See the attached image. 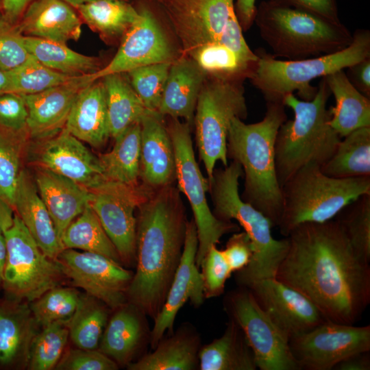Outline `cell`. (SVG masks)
Instances as JSON below:
<instances>
[{"instance_id": "6da1fadb", "label": "cell", "mask_w": 370, "mask_h": 370, "mask_svg": "<svg viewBox=\"0 0 370 370\" xmlns=\"http://www.w3.org/2000/svg\"><path fill=\"white\" fill-rule=\"evenodd\" d=\"M286 237L275 278L307 297L328 321L354 324L370 303V265L338 221L304 223Z\"/></svg>"}, {"instance_id": "7a4b0ae2", "label": "cell", "mask_w": 370, "mask_h": 370, "mask_svg": "<svg viewBox=\"0 0 370 370\" xmlns=\"http://www.w3.org/2000/svg\"><path fill=\"white\" fill-rule=\"evenodd\" d=\"M169 190L149 197L136 219V272L127 301L154 319L160 313L182 254L186 223Z\"/></svg>"}, {"instance_id": "3957f363", "label": "cell", "mask_w": 370, "mask_h": 370, "mask_svg": "<svg viewBox=\"0 0 370 370\" xmlns=\"http://www.w3.org/2000/svg\"><path fill=\"white\" fill-rule=\"evenodd\" d=\"M263 119L245 123L239 118L231 122L227 140V158L238 162L245 177L242 199L260 211L278 227L283 208L282 187L275 160V141L287 115L282 102H266Z\"/></svg>"}, {"instance_id": "277c9868", "label": "cell", "mask_w": 370, "mask_h": 370, "mask_svg": "<svg viewBox=\"0 0 370 370\" xmlns=\"http://www.w3.org/2000/svg\"><path fill=\"white\" fill-rule=\"evenodd\" d=\"M317 87L310 101L299 99L293 93L282 100L293 110L294 117L282 124L275 141L276 173L281 187L303 166L326 162L341 140L330 123L327 103L332 95L324 77Z\"/></svg>"}, {"instance_id": "5b68a950", "label": "cell", "mask_w": 370, "mask_h": 370, "mask_svg": "<svg viewBox=\"0 0 370 370\" xmlns=\"http://www.w3.org/2000/svg\"><path fill=\"white\" fill-rule=\"evenodd\" d=\"M243 176L241 165L236 161L214 169L208 180L214 205V214L219 219L236 220L249 237L253 256L249 264L236 272L239 286L247 287L254 281L275 278L278 269L288 248L287 237L275 239L269 220L239 194V179Z\"/></svg>"}, {"instance_id": "8992f818", "label": "cell", "mask_w": 370, "mask_h": 370, "mask_svg": "<svg viewBox=\"0 0 370 370\" xmlns=\"http://www.w3.org/2000/svg\"><path fill=\"white\" fill-rule=\"evenodd\" d=\"M254 22L273 57L301 60L340 51L353 35L341 23L296 8L263 1Z\"/></svg>"}, {"instance_id": "52a82bcc", "label": "cell", "mask_w": 370, "mask_h": 370, "mask_svg": "<svg viewBox=\"0 0 370 370\" xmlns=\"http://www.w3.org/2000/svg\"><path fill=\"white\" fill-rule=\"evenodd\" d=\"M352 35V42L340 51L301 60H280L262 49L258 50V61L248 78L266 102H282L286 95L295 91L301 99L310 101L318 90L310 84L312 80L370 56V31L357 29Z\"/></svg>"}, {"instance_id": "ba28073f", "label": "cell", "mask_w": 370, "mask_h": 370, "mask_svg": "<svg viewBox=\"0 0 370 370\" xmlns=\"http://www.w3.org/2000/svg\"><path fill=\"white\" fill-rule=\"evenodd\" d=\"M283 208L278 225L286 237L304 223H323L334 218L346 206L370 194V177L336 178L321 165L310 162L300 168L282 186Z\"/></svg>"}, {"instance_id": "9c48e42d", "label": "cell", "mask_w": 370, "mask_h": 370, "mask_svg": "<svg viewBox=\"0 0 370 370\" xmlns=\"http://www.w3.org/2000/svg\"><path fill=\"white\" fill-rule=\"evenodd\" d=\"M242 79L208 77L199 95L194 115L199 155L208 179L217 162L228 164L227 140L231 122L247 116Z\"/></svg>"}, {"instance_id": "30bf717a", "label": "cell", "mask_w": 370, "mask_h": 370, "mask_svg": "<svg viewBox=\"0 0 370 370\" xmlns=\"http://www.w3.org/2000/svg\"><path fill=\"white\" fill-rule=\"evenodd\" d=\"M190 127L186 122L171 119L167 130L173 147L178 187L186 196L194 215L198 236L196 264L199 269L210 248L217 245L223 235L239 228L232 221L218 219L209 207L206 198L208 180L196 162Z\"/></svg>"}, {"instance_id": "8fae6325", "label": "cell", "mask_w": 370, "mask_h": 370, "mask_svg": "<svg viewBox=\"0 0 370 370\" xmlns=\"http://www.w3.org/2000/svg\"><path fill=\"white\" fill-rule=\"evenodd\" d=\"M3 235L6 259L2 289L6 297L30 303L59 286L64 277L59 264L41 251L17 214Z\"/></svg>"}, {"instance_id": "7c38bea8", "label": "cell", "mask_w": 370, "mask_h": 370, "mask_svg": "<svg viewBox=\"0 0 370 370\" xmlns=\"http://www.w3.org/2000/svg\"><path fill=\"white\" fill-rule=\"evenodd\" d=\"M230 318L241 328L260 370H301L293 356L288 337L257 302L252 293L241 286L225 297Z\"/></svg>"}, {"instance_id": "4fadbf2b", "label": "cell", "mask_w": 370, "mask_h": 370, "mask_svg": "<svg viewBox=\"0 0 370 370\" xmlns=\"http://www.w3.org/2000/svg\"><path fill=\"white\" fill-rule=\"evenodd\" d=\"M300 369L331 370L346 358L370 351V325L327 321L288 341Z\"/></svg>"}, {"instance_id": "5bb4252c", "label": "cell", "mask_w": 370, "mask_h": 370, "mask_svg": "<svg viewBox=\"0 0 370 370\" xmlns=\"http://www.w3.org/2000/svg\"><path fill=\"white\" fill-rule=\"evenodd\" d=\"M90 191L89 204L96 213L122 263H136V218L134 211L149 197L138 185L106 180Z\"/></svg>"}, {"instance_id": "9a60e30c", "label": "cell", "mask_w": 370, "mask_h": 370, "mask_svg": "<svg viewBox=\"0 0 370 370\" xmlns=\"http://www.w3.org/2000/svg\"><path fill=\"white\" fill-rule=\"evenodd\" d=\"M64 277L86 294L115 310L127 302L134 273L103 255L64 249L55 260Z\"/></svg>"}, {"instance_id": "2e32d148", "label": "cell", "mask_w": 370, "mask_h": 370, "mask_svg": "<svg viewBox=\"0 0 370 370\" xmlns=\"http://www.w3.org/2000/svg\"><path fill=\"white\" fill-rule=\"evenodd\" d=\"M164 12L178 38L182 54L218 41L235 12L234 0H154Z\"/></svg>"}, {"instance_id": "e0dca14e", "label": "cell", "mask_w": 370, "mask_h": 370, "mask_svg": "<svg viewBox=\"0 0 370 370\" xmlns=\"http://www.w3.org/2000/svg\"><path fill=\"white\" fill-rule=\"evenodd\" d=\"M120 42L119 49L101 69L92 74L94 80L149 64L171 62L176 58L173 49L153 13L146 8Z\"/></svg>"}, {"instance_id": "ac0fdd59", "label": "cell", "mask_w": 370, "mask_h": 370, "mask_svg": "<svg viewBox=\"0 0 370 370\" xmlns=\"http://www.w3.org/2000/svg\"><path fill=\"white\" fill-rule=\"evenodd\" d=\"M246 288L288 340L328 321L307 297L275 278L254 281Z\"/></svg>"}, {"instance_id": "d6986e66", "label": "cell", "mask_w": 370, "mask_h": 370, "mask_svg": "<svg viewBox=\"0 0 370 370\" xmlns=\"http://www.w3.org/2000/svg\"><path fill=\"white\" fill-rule=\"evenodd\" d=\"M198 247L197 227L193 219L186 221L184 243L180 264L169 287L164 304L153 319L150 345L154 349L165 333L173 332V325L179 310L190 301L199 307L205 295L201 273L196 264Z\"/></svg>"}, {"instance_id": "ffe728a7", "label": "cell", "mask_w": 370, "mask_h": 370, "mask_svg": "<svg viewBox=\"0 0 370 370\" xmlns=\"http://www.w3.org/2000/svg\"><path fill=\"white\" fill-rule=\"evenodd\" d=\"M94 81L92 74L79 76L38 93L22 95L28 111V135L47 140L58 134L64 127L79 92Z\"/></svg>"}, {"instance_id": "44dd1931", "label": "cell", "mask_w": 370, "mask_h": 370, "mask_svg": "<svg viewBox=\"0 0 370 370\" xmlns=\"http://www.w3.org/2000/svg\"><path fill=\"white\" fill-rule=\"evenodd\" d=\"M45 141L39 153L40 166L88 190L107 180L99 158L64 128Z\"/></svg>"}, {"instance_id": "7402d4cb", "label": "cell", "mask_w": 370, "mask_h": 370, "mask_svg": "<svg viewBox=\"0 0 370 370\" xmlns=\"http://www.w3.org/2000/svg\"><path fill=\"white\" fill-rule=\"evenodd\" d=\"M39 328L29 302L6 297L0 299L1 367H27L32 343Z\"/></svg>"}, {"instance_id": "603a6c76", "label": "cell", "mask_w": 370, "mask_h": 370, "mask_svg": "<svg viewBox=\"0 0 370 370\" xmlns=\"http://www.w3.org/2000/svg\"><path fill=\"white\" fill-rule=\"evenodd\" d=\"M140 125V176L147 185L163 188L175 174L173 147L163 116L158 112L149 111Z\"/></svg>"}, {"instance_id": "cb8c5ba5", "label": "cell", "mask_w": 370, "mask_h": 370, "mask_svg": "<svg viewBox=\"0 0 370 370\" xmlns=\"http://www.w3.org/2000/svg\"><path fill=\"white\" fill-rule=\"evenodd\" d=\"M82 24L75 8L64 0H35L17 25L25 36L66 44L80 38Z\"/></svg>"}, {"instance_id": "d4e9b609", "label": "cell", "mask_w": 370, "mask_h": 370, "mask_svg": "<svg viewBox=\"0 0 370 370\" xmlns=\"http://www.w3.org/2000/svg\"><path fill=\"white\" fill-rule=\"evenodd\" d=\"M103 332L99 350L118 365L132 362L134 356L150 342L147 315L135 305L127 302L115 309Z\"/></svg>"}, {"instance_id": "484cf974", "label": "cell", "mask_w": 370, "mask_h": 370, "mask_svg": "<svg viewBox=\"0 0 370 370\" xmlns=\"http://www.w3.org/2000/svg\"><path fill=\"white\" fill-rule=\"evenodd\" d=\"M34 181L61 241L67 227L88 204L90 191L41 166L36 169Z\"/></svg>"}, {"instance_id": "4316f807", "label": "cell", "mask_w": 370, "mask_h": 370, "mask_svg": "<svg viewBox=\"0 0 370 370\" xmlns=\"http://www.w3.org/2000/svg\"><path fill=\"white\" fill-rule=\"evenodd\" d=\"M208 75L189 56L182 55L171 64L158 112L193 123L197 99Z\"/></svg>"}, {"instance_id": "83f0119b", "label": "cell", "mask_w": 370, "mask_h": 370, "mask_svg": "<svg viewBox=\"0 0 370 370\" xmlns=\"http://www.w3.org/2000/svg\"><path fill=\"white\" fill-rule=\"evenodd\" d=\"M14 208L41 251L56 260L63 250L61 241L35 181L25 170L19 175Z\"/></svg>"}, {"instance_id": "f1b7e54d", "label": "cell", "mask_w": 370, "mask_h": 370, "mask_svg": "<svg viewBox=\"0 0 370 370\" xmlns=\"http://www.w3.org/2000/svg\"><path fill=\"white\" fill-rule=\"evenodd\" d=\"M64 128L93 147H101L106 143L110 135L101 79L94 81L79 92Z\"/></svg>"}, {"instance_id": "f546056e", "label": "cell", "mask_w": 370, "mask_h": 370, "mask_svg": "<svg viewBox=\"0 0 370 370\" xmlns=\"http://www.w3.org/2000/svg\"><path fill=\"white\" fill-rule=\"evenodd\" d=\"M200 338L196 330L184 325L162 338L153 352L129 364V370H194L199 368Z\"/></svg>"}, {"instance_id": "4dcf8cb0", "label": "cell", "mask_w": 370, "mask_h": 370, "mask_svg": "<svg viewBox=\"0 0 370 370\" xmlns=\"http://www.w3.org/2000/svg\"><path fill=\"white\" fill-rule=\"evenodd\" d=\"M324 79L335 99V106L330 108V123L341 138L357 129L370 127V98L350 83L345 71H336Z\"/></svg>"}, {"instance_id": "1f68e13d", "label": "cell", "mask_w": 370, "mask_h": 370, "mask_svg": "<svg viewBox=\"0 0 370 370\" xmlns=\"http://www.w3.org/2000/svg\"><path fill=\"white\" fill-rule=\"evenodd\" d=\"M201 370H256L254 352L239 325L231 318L223 334L199 351Z\"/></svg>"}, {"instance_id": "d6a6232c", "label": "cell", "mask_w": 370, "mask_h": 370, "mask_svg": "<svg viewBox=\"0 0 370 370\" xmlns=\"http://www.w3.org/2000/svg\"><path fill=\"white\" fill-rule=\"evenodd\" d=\"M83 23L106 43L121 40L138 18V10L124 0H95L74 7Z\"/></svg>"}, {"instance_id": "836d02e7", "label": "cell", "mask_w": 370, "mask_h": 370, "mask_svg": "<svg viewBox=\"0 0 370 370\" xmlns=\"http://www.w3.org/2000/svg\"><path fill=\"white\" fill-rule=\"evenodd\" d=\"M106 91L110 135L114 139L140 123L149 110L132 88L126 73L101 78Z\"/></svg>"}, {"instance_id": "e575fe53", "label": "cell", "mask_w": 370, "mask_h": 370, "mask_svg": "<svg viewBox=\"0 0 370 370\" xmlns=\"http://www.w3.org/2000/svg\"><path fill=\"white\" fill-rule=\"evenodd\" d=\"M112 150L99 159L107 180L136 186L140 171V125L135 123L114 138Z\"/></svg>"}, {"instance_id": "d590c367", "label": "cell", "mask_w": 370, "mask_h": 370, "mask_svg": "<svg viewBox=\"0 0 370 370\" xmlns=\"http://www.w3.org/2000/svg\"><path fill=\"white\" fill-rule=\"evenodd\" d=\"M321 170L336 178L370 177V127L357 129L341 138Z\"/></svg>"}, {"instance_id": "8d00e7d4", "label": "cell", "mask_w": 370, "mask_h": 370, "mask_svg": "<svg viewBox=\"0 0 370 370\" xmlns=\"http://www.w3.org/2000/svg\"><path fill=\"white\" fill-rule=\"evenodd\" d=\"M25 42L29 53L40 63L67 75H90L104 66L101 58L79 53L64 43L25 36Z\"/></svg>"}, {"instance_id": "74e56055", "label": "cell", "mask_w": 370, "mask_h": 370, "mask_svg": "<svg viewBox=\"0 0 370 370\" xmlns=\"http://www.w3.org/2000/svg\"><path fill=\"white\" fill-rule=\"evenodd\" d=\"M63 249H79L99 254L122 263L113 243L89 203L67 227L62 238Z\"/></svg>"}, {"instance_id": "f35d334b", "label": "cell", "mask_w": 370, "mask_h": 370, "mask_svg": "<svg viewBox=\"0 0 370 370\" xmlns=\"http://www.w3.org/2000/svg\"><path fill=\"white\" fill-rule=\"evenodd\" d=\"M109 307L86 294L80 295L78 306L65 323L69 337L77 347L96 349L108 321Z\"/></svg>"}, {"instance_id": "ab89813d", "label": "cell", "mask_w": 370, "mask_h": 370, "mask_svg": "<svg viewBox=\"0 0 370 370\" xmlns=\"http://www.w3.org/2000/svg\"><path fill=\"white\" fill-rule=\"evenodd\" d=\"M188 56L208 77L244 79L249 77L254 69L218 41L204 44Z\"/></svg>"}, {"instance_id": "60d3db41", "label": "cell", "mask_w": 370, "mask_h": 370, "mask_svg": "<svg viewBox=\"0 0 370 370\" xmlns=\"http://www.w3.org/2000/svg\"><path fill=\"white\" fill-rule=\"evenodd\" d=\"M8 73L7 92L23 95L38 93L79 77L67 75L49 69L32 55L20 66Z\"/></svg>"}, {"instance_id": "b9f144b4", "label": "cell", "mask_w": 370, "mask_h": 370, "mask_svg": "<svg viewBox=\"0 0 370 370\" xmlns=\"http://www.w3.org/2000/svg\"><path fill=\"white\" fill-rule=\"evenodd\" d=\"M335 217L355 252L370 262V194L354 200Z\"/></svg>"}, {"instance_id": "7bdbcfd3", "label": "cell", "mask_w": 370, "mask_h": 370, "mask_svg": "<svg viewBox=\"0 0 370 370\" xmlns=\"http://www.w3.org/2000/svg\"><path fill=\"white\" fill-rule=\"evenodd\" d=\"M69 337L68 328L62 322H53L42 327L32 341L28 369H55L63 355Z\"/></svg>"}, {"instance_id": "ee69618b", "label": "cell", "mask_w": 370, "mask_h": 370, "mask_svg": "<svg viewBox=\"0 0 370 370\" xmlns=\"http://www.w3.org/2000/svg\"><path fill=\"white\" fill-rule=\"evenodd\" d=\"M80 293L70 287L56 286L29 303L32 312L40 327L53 322L66 323L78 306Z\"/></svg>"}, {"instance_id": "f6af8a7d", "label": "cell", "mask_w": 370, "mask_h": 370, "mask_svg": "<svg viewBox=\"0 0 370 370\" xmlns=\"http://www.w3.org/2000/svg\"><path fill=\"white\" fill-rule=\"evenodd\" d=\"M171 62L143 66L126 73L132 88L149 110L158 112Z\"/></svg>"}, {"instance_id": "bcb514c9", "label": "cell", "mask_w": 370, "mask_h": 370, "mask_svg": "<svg viewBox=\"0 0 370 370\" xmlns=\"http://www.w3.org/2000/svg\"><path fill=\"white\" fill-rule=\"evenodd\" d=\"M16 138L0 127V198L12 208L21 173Z\"/></svg>"}, {"instance_id": "7dc6e473", "label": "cell", "mask_w": 370, "mask_h": 370, "mask_svg": "<svg viewBox=\"0 0 370 370\" xmlns=\"http://www.w3.org/2000/svg\"><path fill=\"white\" fill-rule=\"evenodd\" d=\"M29 55L25 36L17 24L8 23L0 14V69L11 71L23 64Z\"/></svg>"}, {"instance_id": "c3c4849f", "label": "cell", "mask_w": 370, "mask_h": 370, "mask_svg": "<svg viewBox=\"0 0 370 370\" xmlns=\"http://www.w3.org/2000/svg\"><path fill=\"white\" fill-rule=\"evenodd\" d=\"M206 298L220 296L224 292L225 282L232 273L221 250L212 245L204 257L200 267Z\"/></svg>"}, {"instance_id": "681fc988", "label": "cell", "mask_w": 370, "mask_h": 370, "mask_svg": "<svg viewBox=\"0 0 370 370\" xmlns=\"http://www.w3.org/2000/svg\"><path fill=\"white\" fill-rule=\"evenodd\" d=\"M28 111L22 95L4 92L0 95V127L18 137L27 133Z\"/></svg>"}, {"instance_id": "f907efd6", "label": "cell", "mask_w": 370, "mask_h": 370, "mask_svg": "<svg viewBox=\"0 0 370 370\" xmlns=\"http://www.w3.org/2000/svg\"><path fill=\"white\" fill-rule=\"evenodd\" d=\"M56 369L58 370H116L118 364L96 349H72L62 355Z\"/></svg>"}, {"instance_id": "816d5d0a", "label": "cell", "mask_w": 370, "mask_h": 370, "mask_svg": "<svg viewBox=\"0 0 370 370\" xmlns=\"http://www.w3.org/2000/svg\"><path fill=\"white\" fill-rule=\"evenodd\" d=\"M218 42L234 53L245 64L254 68L258 56L247 44L236 12L229 18Z\"/></svg>"}, {"instance_id": "f5cc1de1", "label": "cell", "mask_w": 370, "mask_h": 370, "mask_svg": "<svg viewBox=\"0 0 370 370\" xmlns=\"http://www.w3.org/2000/svg\"><path fill=\"white\" fill-rule=\"evenodd\" d=\"M221 251L232 273L246 267L254 253L251 240L244 231L234 233Z\"/></svg>"}, {"instance_id": "db71d44e", "label": "cell", "mask_w": 370, "mask_h": 370, "mask_svg": "<svg viewBox=\"0 0 370 370\" xmlns=\"http://www.w3.org/2000/svg\"><path fill=\"white\" fill-rule=\"evenodd\" d=\"M279 5L291 6L321 16L330 21L341 22L336 0H269Z\"/></svg>"}, {"instance_id": "11a10c76", "label": "cell", "mask_w": 370, "mask_h": 370, "mask_svg": "<svg viewBox=\"0 0 370 370\" xmlns=\"http://www.w3.org/2000/svg\"><path fill=\"white\" fill-rule=\"evenodd\" d=\"M345 75L350 83L370 98V56L348 66Z\"/></svg>"}, {"instance_id": "9f6ffc18", "label": "cell", "mask_w": 370, "mask_h": 370, "mask_svg": "<svg viewBox=\"0 0 370 370\" xmlns=\"http://www.w3.org/2000/svg\"><path fill=\"white\" fill-rule=\"evenodd\" d=\"M35 0H3L1 16L8 23L17 24L27 8Z\"/></svg>"}, {"instance_id": "6f0895ef", "label": "cell", "mask_w": 370, "mask_h": 370, "mask_svg": "<svg viewBox=\"0 0 370 370\" xmlns=\"http://www.w3.org/2000/svg\"><path fill=\"white\" fill-rule=\"evenodd\" d=\"M256 8V0H235V12L243 31L248 30L253 25Z\"/></svg>"}, {"instance_id": "680465c9", "label": "cell", "mask_w": 370, "mask_h": 370, "mask_svg": "<svg viewBox=\"0 0 370 370\" xmlns=\"http://www.w3.org/2000/svg\"><path fill=\"white\" fill-rule=\"evenodd\" d=\"M369 352L353 354L338 362L333 369L336 370H369Z\"/></svg>"}, {"instance_id": "91938a15", "label": "cell", "mask_w": 370, "mask_h": 370, "mask_svg": "<svg viewBox=\"0 0 370 370\" xmlns=\"http://www.w3.org/2000/svg\"><path fill=\"white\" fill-rule=\"evenodd\" d=\"M12 207L0 198V236L9 228L14 219Z\"/></svg>"}, {"instance_id": "94428289", "label": "cell", "mask_w": 370, "mask_h": 370, "mask_svg": "<svg viewBox=\"0 0 370 370\" xmlns=\"http://www.w3.org/2000/svg\"><path fill=\"white\" fill-rule=\"evenodd\" d=\"M6 249L3 235L0 236V290L2 289Z\"/></svg>"}, {"instance_id": "6125c7cd", "label": "cell", "mask_w": 370, "mask_h": 370, "mask_svg": "<svg viewBox=\"0 0 370 370\" xmlns=\"http://www.w3.org/2000/svg\"><path fill=\"white\" fill-rule=\"evenodd\" d=\"M9 85V75L8 71L0 69V95L7 92Z\"/></svg>"}, {"instance_id": "be15d7a7", "label": "cell", "mask_w": 370, "mask_h": 370, "mask_svg": "<svg viewBox=\"0 0 370 370\" xmlns=\"http://www.w3.org/2000/svg\"><path fill=\"white\" fill-rule=\"evenodd\" d=\"M64 1L69 3V4H71V5H73V7H75L77 5L95 1V0H64ZM124 1H130V0H124Z\"/></svg>"}, {"instance_id": "e7e4bbea", "label": "cell", "mask_w": 370, "mask_h": 370, "mask_svg": "<svg viewBox=\"0 0 370 370\" xmlns=\"http://www.w3.org/2000/svg\"><path fill=\"white\" fill-rule=\"evenodd\" d=\"M2 3H3V0H0V11H1V9Z\"/></svg>"}]
</instances>
